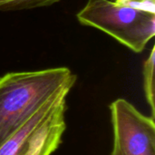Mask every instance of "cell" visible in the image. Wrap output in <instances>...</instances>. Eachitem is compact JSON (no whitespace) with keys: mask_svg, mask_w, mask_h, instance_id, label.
<instances>
[{"mask_svg":"<svg viewBox=\"0 0 155 155\" xmlns=\"http://www.w3.org/2000/svg\"><path fill=\"white\" fill-rule=\"evenodd\" d=\"M65 104L66 99L59 103L49 118L35 134L23 155H51L55 152L66 128Z\"/></svg>","mask_w":155,"mask_h":155,"instance_id":"obj_4","label":"cell"},{"mask_svg":"<svg viewBox=\"0 0 155 155\" xmlns=\"http://www.w3.org/2000/svg\"><path fill=\"white\" fill-rule=\"evenodd\" d=\"M114 2L155 14V0H114Z\"/></svg>","mask_w":155,"mask_h":155,"instance_id":"obj_8","label":"cell"},{"mask_svg":"<svg viewBox=\"0 0 155 155\" xmlns=\"http://www.w3.org/2000/svg\"><path fill=\"white\" fill-rule=\"evenodd\" d=\"M67 95H61L43 106L0 147V155L24 154L35 134L49 118L59 103L66 99Z\"/></svg>","mask_w":155,"mask_h":155,"instance_id":"obj_5","label":"cell"},{"mask_svg":"<svg viewBox=\"0 0 155 155\" xmlns=\"http://www.w3.org/2000/svg\"><path fill=\"white\" fill-rule=\"evenodd\" d=\"M76 16L135 53L143 52L155 35V14L111 0H87Z\"/></svg>","mask_w":155,"mask_h":155,"instance_id":"obj_2","label":"cell"},{"mask_svg":"<svg viewBox=\"0 0 155 155\" xmlns=\"http://www.w3.org/2000/svg\"><path fill=\"white\" fill-rule=\"evenodd\" d=\"M60 0H0V11L26 10L49 6Z\"/></svg>","mask_w":155,"mask_h":155,"instance_id":"obj_7","label":"cell"},{"mask_svg":"<svg viewBox=\"0 0 155 155\" xmlns=\"http://www.w3.org/2000/svg\"><path fill=\"white\" fill-rule=\"evenodd\" d=\"M76 75L67 67L12 72L0 77V147L35 114L68 94Z\"/></svg>","mask_w":155,"mask_h":155,"instance_id":"obj_1","label":"cell"},{"mask_svg":"<svg viewBox=\"0 0 155 155\" xmlns=\"http://www.w3.org/2000/svg\"><path fill=\"white\" fill-rule=\"evenodd\" d=\"M154 60L155 48H152L148 58L143 63V90L146 98V102L151 110V117L155 118V104H154Z\"/></svg>","mask_w":155,"mask_h":155,"instance_id":"obj_6","label":"cell"},{"mask_svg":"<svg viewBox=\"0 0 155 155\" xmlns=\"http://www.w3.org/2000/svg\"><path fill=\"white\" fill-rule=\"evenodd\" d=\"M114 131L111 155H155L154 119L119 98L110 105Z\"/></svg>","mask_w":155,"mask_h":155,"instance_id":"obj_3","label":"cell"}]
</instances>
